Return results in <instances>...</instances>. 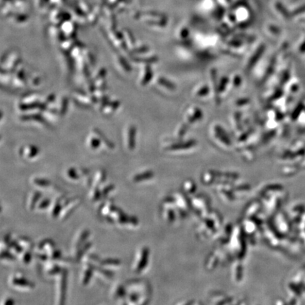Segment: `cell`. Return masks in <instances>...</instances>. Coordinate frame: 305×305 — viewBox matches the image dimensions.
Masks as SVG:
<instances>
[{"label":"cell","mask_w":305,"mask_h":305,"mask_svg":"<svg viewBox=\"0 0 305 305\" xmlns=\"http://www.w3.org/2000/svg\"><path fill=\"white\" fill-rule=\"evenodd\" d=\"M1 259H9V260H15V257L10 253L9 251H2L1 254Z\"/></svg>","instance_id":"7c38bea8"},{"label":"cell","mask_w":305,"mask_h":305,"mask_svg":"<svg viewBox=\"0 0 305 305\" xmlns=\"http://www.w3.org/2000/svg\"><path fill=\"white\" fill-rule=\"evenodd\" d=\"M34 183L35 184V185H38V186H48L51 185V183L48 181V180H46V179H42V178H35V180H34Z\"/></svg>","instance_id":"ba28073f"},{"label":"cell","mask_w":305,"mask_h":305,"mask_svg":"<svg viewBox=\"0 0 305 305\" xmlns=\"http://www.w3.org/2000/svg\"><path fill=\"white\" fill-rule=\"evenodd\" d=\"M149 254V249L146 248V247L143 249L142 252H141V259H140V261H138L137 267H136V270H135L136 273H140V272L146 267V264L148 263Z\"/></svg>","instance_id":"6da1fadb"},{"label":"cell","mask_w":305,"mask_h":305,"mask_svg":"<svg viewBox=\"0 0 305 305\" xmlns=\"http://www.w3.org/2000/svg\"><path fill=\"white\" fill-rule=\"evenodd\" d=\"M50 203H51V200H50L49 199H44V200L40 202L38 208H40V209H44V208H46L47 207L49 206Z\"/></svg>","instance_id":"9a60e30c"},{"label":"cell","mask_w":305,"mask_h":305,"mask_svg":"<svg viewBox=\"0 0 305 305\" xmlns=\"http://www.w3.org/2000/svg\"><path fill=\"white\" fill-rule=\"evenodd\" d=\"M91 246V242H88V243H85V246L83 247V248L81 249L80 250H79V252H77V254H76V259L77 260H79L82 258V256H83L84 252L87 251Z\"/></svg>","instance_id":"8fae6325"},{"label":"cell","mask_w":305,"mask_h":305,"mask_svg":"<svg viewBox=\"0 0 305 305\" xmlns=\"http://www.w3.org/2000/svg\"><path fill=\"white\" fill-rule=\"evenodd\" d=\"M40 197H41V194L38 191H35L34 196H33L32 201H31L30 206L31 210H34V207H35V204H36V202H38Z\"/></svg>","instance_id":"9c48e42d"},{"label":"cell","mask_w":305,"mask_h":305,"mask_svg":"<svg viewBox=\"0 0 305 305\" xmlns=\"http://www.w3.org/2000/svg\"><path fill=\"white\" fill-rule=\"evenodd\" d=\"M12 283L15 286H21V287L34 288V284L31 281H28L24 278H18V277H15L12 280Z\"/></svg>","instance_id":"3957f363"},{"label":"cell","mask_w":305,"mask_h":305,"mask_svg":"<svg viewBox=\"0 0 305 305\" xmlns=\"http://www.w3.org/2000/svg\"><path fill=\"white\" fill-rule=\"evenodd\" d=\"M93 269L90 267H88V269L85 271L83 279V284L84 286H86V285H88V283H89L92 275H93Z\"/></svg>","instance_id":"8992f818"},{"label":"cell","mask_w":305,"mask_h":305,"mask_svg":"<svg viewBox=\"0 0 305 305\" xmlns=\"http://www.w3.org/2000/svg\"><path fill=\"white\" fill-rule=\"evenodd\" d=\"M102 195V192H101V191H100L98 188H96L94 190V192H93V200L94 201V202H97V201H99V199L101 198Z\"/></svg>","instance_id":"5bb4252c"},{"label":"cell","mask_w":305,"mask_h":305,"mask_svg":"<svg viewBox=\"0 0 305 305\" xmlns=\"http://www.w3.org/2000/svg\"><path fill=\"white\" fill-rule=\"evenodd\" d=\"M89 231L88 230H84L83 233L81 235L80 238H79V242L77 243V247H80L83 244L84 242H85V239H87L88 236H89Z\"/></svg>","instance_id":"30bf717a"},{"label":"cell","mask_w":305,"mask_h":305,"mask_svg":"<svg viewBox=\"0 0 305 305\" xmlns=\"http://www.w3.org/2000/svg\"><path fill=\"white\" fill-rule=\"evenodd\" d=\"M67 270L64 269L63 271H62V278H61V296H60V304H64L65 300V293H66V287H67Z\"/></svg>","instance_id":"7a4b0ae2"},{"label":"cell","mask_w":305,"mask_h":305,"mask_svg":"<svg viewBox=\"0 0 305 305\" xmlns=\"http://www.w3.org/2000/svg\"><path fill=\"white\" fill-rule=\"evenodd\" d=\"M61 256V252L60 250H55L52 253V259H57Z\"/></svg>","instance_id":"ffe728a7"},{"label":"cell","mask_w":305,"mask_h":305,"mask_svg":"<svg viewBox=\"0 0 305 305\" xmlns=\"http://www.w3.org/2000/svg\"><path fill=\"white\" fill-rule=\"evenodd\" d=\"M61 272V269L60 267H57V266H54L53 268L51 269L49 271V274L51 275H54L56 274H58Z\"/></svg>","instance_id":"e0dca14e"},{"label":"cell","mask_w":305,"mask_h":305,"mask_svg":"<svg viewBox=\"0 0 305 305\" xmlns=\"http://www.w3.org/2000/svg\"><path fill=\"white\" fill-rule=\"evenodd\" d=\"M31 260V252L30 251L26 252L23 255V261L25 264H29Z\"/></svg>","instance_id":"ac0fdd59"},{"label":"cell","mask_w":305,"mask_h":305,"mask_svg":"<svg viewBox=\"0 0 305 305\" xmlns=\"http://www.w3.org/2000/svg\"><path fill=\"white\" fill-rule=\"evenodd\" d=\"M106 220L107 221L110 222V223H113V222H114V219L110 216H106Z\"/></svg>","instance_id":"7402d4cb"},{"label":"cell","mask_w":305,"mask_h":305,"mask_svg":"<svg viewBox=\"0 0 305 305\" xmlns=\"http://www.w3.org/2000/svg\"><path fill=\"white\" fill-rule=\"evenodd\" d=\"M101 264L102 265H114V266H118L121 264V261H119V259H107L105 260H102L101 261Z\"/></svg>","instance_id":"52a82bcc"},{"label":"cell","mask_w":305,"mask_h":305,"mask_svg":"<svg viewBox=\"0 0 305 305\" xmlns=\"http://www.w3.org/2000/svg\"><path fill=\"white\" fill-rule=\"evenodd\" d=\"M14 304H15V301L12 299H8L4 303L5 305H13Z\"/></svg>","instance_id":"44dd1931"},{"label":"cell","mask_w":305,"mask_h":305,"mask_svg":"<svg viewBox=\"0 0 305 305\" xmlns=\"http://www.w3.org/2000/svg\"><path fill=\"white\" fill-rule=\"evenodd\" d=\"M62 206L60 201L58 200L56 202L55 204L53 207V209L52 211V216L53 218H57L60 214L62 209Z\"/></svg>","instance_id":"5b68a950"},{"label":"cell","mask_w":305,"mask_h":305,"mask_svg":"<svg viewBox=\"0 0 305 305\" xmlns=\"http://www.w3.org/2000/svg\"><path fill=\"white\" fill-rule=\"evenodd\" d=\"M125 295V290L122 286H119L116 291V296L118 298H122Z\"/></svg>","instance_id":"2e32d148"},{"label":"cell","mask_w":305,"mask_h":305,"mask_svg":"<svg viewBox=\"0 0 305 305\" xmlns=\"http://www.w3.org/2000/svg\"><path fill=\"white\" fill-rule=\"evenodd\" d=\"M114 189V185H108V186H105L102 191V194L103 196L106 195V194H108L110 191L113 190Z\"/></svg>","instance_id":"d6986e66"},{"label":"cell","mask_w":305,"mask_h":305,"mask_svg":"<svg viewBox=\"0 0 305 305\" xmlns=\"http://www.w3.org/2000/svg\"><path fill=\"white\" fill-rule=\"evenodd\" d=\"M68 174L70 178L72 179V180H77L79 178V176L76 173V169L74 168H70L68 169Z\"/></svg>","instance_id":"4fadbf2b"},{"label":"cell","mask_w":305,"mask_h":305,"mask_svg":"<svg viewBox=\"0 0 305 305\" xmlns=\"http://www.w3.org/2000/svg\"><path fill=\"white\" fill-rule=\"evenodd\" d=\"M153 176V173L150 171L148 172H144L143 173L138 174L137 175H135L133 178V181L135 183H139V182L143 181V180H148V179L152 178Z\"/></svg>","instance_id":"277c9868"}]
</instances>
